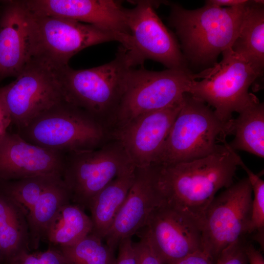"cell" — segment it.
Instances as JSON below:
<instances>
[{
    "instance_id": "22",
    "label": "cell",
    "mask_w": 264,
    "mask_h": 264,
    "mask_svg": "<svg viewBox=\"0 0 264 264\" xmlns=\"http://www.w3.org/2000/svg\"><path fill=\"white\" fill-rule=\"evenodd\" d=\"M70 201L69 192L63 178L40 196L26 217L30 250L38 248L40 241L44 238L49 224L58 210Z\"/></svg>"
},
{
    "instance_id": "14",
    "label": "cell",
    "mask_w": 264,
    "mask_h": 264,
    "mask_svg": "<svg viewBox=\"0 0 264 264\" xmlns=\"http://www.w3.org/2000/svg\"><path fill=\"white\" fill-rule=\"evenodd\" d=\"M166 202L158 183L157 167H135L133 182L104 240L113 250L146 225L150 217Z\"/></svg>"
},
{
    "instance_id": "16",
    "label": "cell",
    "mask_w": 264,
    "mask_h": 264,
    "mask_svg": "<svg viewBox=\"0 0 264 264\" xmlns=\"http://www.w3.org/2000/svg\"><path fill=\"white\" fill-rule=\"evenodd\" d=\"M23 2L29 12L58 16L85 22L115 35L121 44L130 34L126 9L113 0H28Z\"/></svg>"
},
{
    "instance_id": "11",
    "label": "cell",
    "mask_w": 264,
    "mask_h": 264,
    "mask_svg": "<svg viewBox=\"0 0 264 264\" xmlns=\"http://www.w3.org/2000/svg\"><path fill=\"white\" fill-rule=\"evenodd\" d=\"M59 69L31 59L15 81L0 88V97L18 130L65 100Z\"/></svg>"
},
{
    "instance_id": "17",
    "label": "cell",
    "mask_w": 264,
    "mask_h": 264,
    "mask_svg": "<svg viewBox=\"0 0 264 264\" xmlns=\"http://www.w3.org/2000/svg\"><path fill=\"white\" fill-rule=\"evenodd\" d=\"M66 154L43 148L7 132L0 140V179L12 181L44 175L62 176Z\"/></svg>"
},
{
    "instance_id": "20",
    "label": "cell",
    "mask_w": 264,
    "mask_h": 264,
    "mask_svg": "<svg viewBox=\"0 0 264 264\" xmlns=\"http://www.w3.org/2000/svg\"><path fill=\"white\" fill-rule=\"evenodd\" d=\"M0 248L3 264L30 252L26 216L20 206L0 192Z\"/></svg>"
},
{
    "instance_id": "35",
    "label": "cell",
    "mask_w": 264,
    "mask_h": 264,
    "mask_svg": "<svg viewBox=\"0 0 264 264\" xmlns=\"http://www.w3.org/2000/svg\"><path fill=\"white\" fill-rule=\"evenodd\" d=\"M11 124L10 117L0 97V140L7 132V129Z\"/></svg>"
},
{
    "instance_id": "9",
    "label": "cell",
    "mask_w": 264,
    "mask_h": 264,
    "mask_svg": "<svg viewBox=\"0 0 264 264\" xmlns=\"http://www.w3.org/2000/svg\"><path fill=\"white\" fill-rule=\"evenodd\" d=\"M132 167L121 143L111 136L97 149L66 154L62 178L71 201L84 209L107 185Z\"/></svg>"
},
{
    "instance_id": "5",
    "label": "cell",
    "mask_w": 264,
    "mask_h": 264,
    "mask_svg": "<svg viewBox=\"0 0 264 264\" xmlns=\"http://www.w3.org/2000/svg\"><path fill=\"white\" fill-rule=\"evenodd\" d=\"M18 133L26 141L65 154L92 150L111 137L110 130L66 100L33 119Z\"/></svg>"
},
{
    "instance_id": "18",
    "label": "cell",
    "mask_w": 264,
    "mask_h": 264,
    "mask_svg": "<svg viewBox=\"0 0 264 264\" xmlns=\"http://www.w3.org/2000/svg\"><path fill=\"white\" fill-rule=\"evenodd\" d=\"M4 3L0 16V80L16 77L32 56L29 11L23 0Z\"/></svg>"
},
{
    "instance_id": "13",
    "label": "cell",
    "mask_w": 264,
    "mask_h": 264,
    "mask_svg": "<svg viewBox=\"0 0 264 264\" xmlns=\"http://www.w3.org/2000/svg\"><path fill=\"white\" fill-rule=\"evenodd\" d=\"M139 233L148 238L161 264L203 250L200 221L188 211L166 202L154 211Z\"/></svg>"
},
{
    "instance_id": "4",
    "label": "cell",
    "mask_w": 264,
    "mask_h": 264,
    "mask_svg": "<svg viewBox=\"0 0 264 264\" xmlns=\"http://www.w3.org/2000/svg\"><path fill=\"white\" fill-rule=\"evenodd\" d=\"M224 122L202 101L185 93L181 109L153 165H166L203 157L221 150L231 134Z\"/></svg>"
},
{
    "instance_id": "12",
    "label": "cell",
    "mask_w": 264,
    "mask_h": 264,
    "mask_svg": "<svg viewBox=\"0 0 264 264\" xmlns=\"http://www.w3.org/2000/svg\"><path fill=\"white\" fill-rule=\"evenodd\" d=\"M252 190L244 178L215 197L201 220L203 250L216 262L220 253L248 231Z\"/></svg>"
},
{
    "instance_id": "29",
    "label": "cell",
    "mask_w": 264,
    "mask_h": 264,
    "mask_svg": "<svg viewBox=\"0 0 264 264\" xmlns=\"http://www.w3.org/2000/svg\"><path fill=\"white\" fill-rule=\"evenodd\" d=\"M243 237L224 249L215 264H248Z\"/></svg>"
},
{
    "instance_id": "1",
    "label": "cell",
    "mask_w": 264,
    "mask_h": 264,
    "mask_svg": "<svg viewBox=\"0 0 264 264\" xmlns=\"http://www.w3.org/2000/svg\"><path fill=\"white\" fill-rule=\"evenodd\" d=\"M239 157L226 142L221 150L203 157L155 165L166 202L188 211L200 222L217 193L234 183Z\"/></svg>"
},
{
    "instance_id": "34",
    "label": "cell",
    "mask_w": 264,
    "mask_h": 264,
    "mask_svg": "<svg viewBox=\"0 0 264 264\" xmlns=\"http://www.w3.org/2000/svg\"><path fill=\"white\" fill-rule=\"evenodd\" d=\"M250 1L248 0H208L205 1V4L218 7H232L246 5Z\"/></svg>"
},
{
    "instance_id": "7",
    "label": "cell",
    "mask_w": 264,
    "mask_h": 264,
    "mask_svg": "<svg viewBox=\"0 0 264 264\" xmlns=\"http://www.w3.org/2000/svg\"><path fill=\"white\" fill-rule=\"evenodd\" d=\"M204 70L167 69L154 71L131 68L124 92L111 125V132L133 118L167 107L180 100L191 82L202 78Z\"/></svg>"
},
{
    "instance_id": "2",
    "label": "cell",
    "mask_w": 264,
    "mask_h": 264,
    "mask_svg": "<svg viewBox=\"0 0 264 264\" xmlns=\"http://www.w3.org/2000/svg\"><path fill=\"white\" fill-rule=\"evenodd\" d=\"M249 4L232 7L205 4L189 10L170 3L168 22L176 30L188 65L208 68L217 63L219 55L231 48Z\"/></svg>"
},
{
    "instance_id": "32",
    "label": "cell",
    "mask_w": 264,
    "mask_h": 264,
    "mask_svg": "<svg viewBox=\"0 0 264 264\" xmlns=\"http://www.w3.org/2000/svg\"><path fill=\"white\" fill-rule=\"evenodd\" d=\"M213 259L203 250H199L170 264H215Z\"/></svg>"
},
{
    "instance_id": "8",
    "label": "cell",
    "mask_w": 264,
    "mask_h": 264,
    "mask_svg": "<svg viewBox=\"0 0 264 264\" xmlns=\"http://www.w3.org/2000/svg\"><path fill=\"white\" fill-rule=\"evenodd\" d=\"M29 24L31 59L57 69L68 66L72 56L88 47L117 41L116 36L110 32L58 16L36 15L29 11Z\"/></svg>"
},
{
    "instance_id": "23",
    "label": "cell",
    "mask_w": 264,
    "mask_h": 264,
    "mask_svg": "<svg viewBox=\"0 0 264 264\" xmlns=\"http://www.w3.org/2000/svg\"><path fill=\"white\" fill-rule=\"evenodd\" d=\"M233 140L228 143L234 151L241 150L264 157V105L259 101L245 108L231 120Z\"/></svg>"
},
{
    "instance_id": "6",
    "label": "cell",
    "mask_w": 264,
    "mask_h": 264,
    "mask_svg": "<svg viewBox=\"0 0 264 264\" xmlns=\"http://www.w3.org/2000/svg\"><path fill=\"white\" fill-rule=\"evenodd\" d=\"M221 55L220 62L205 69L202 78L191 82L187 93L213 107L218 117L228 122L233 112L259 101L249 88L263 75L231 48Z\"/></svg>"
},
{
    "instance_id": "19",
    "label": "cell",
    "mask_w": 264,
    "mask_h": 264,
    "mask_svg": "<svg viewBox=\"0 0 264 264\" xmlns=\"http://www.w3.org/2000/svg\"><path fill=\"white\" fill-rule=\"evenodd\" d=\"M135 167L117 176L89 201L91 233L102 240L111 227L133 182Z\"/></svg>"
},
{
    "instance_id": "36",
    "label": "cell",
    "mask_w": 264,
    "mask_h": 264,
    "mask_svg": "<svg viewBox=\"0 0 264 264\" xmlns=\"http://www.w3.org/2000/svg\"><path fill=\"white\" fill-rule=\"evenodd\" d=\"M0 264H3L2 260V258H1V256L0 248Z\"/></svg>"
},
{
    "instance_id": "31",
    "label": "cell",
    "mask_w": 264,
    "mask_h": 264,
    "mask_svg": "<svg viewBox=\"0 0 264 264\" xmlns=\"http://www.w3.org/2000/svg\"><path fill=\"white\" fill-rule=\"evenodd\" d=\"M118 253L114 264H137L136 252L131 238L122 240L118 246Z\"/></svg>"
},
{
    "instance_id": "10",
    "label": "cell",
    "mask_w": 264,
    "mask_h": 264,
    "mask_svg": "<svg viewBox=\"0 0 264 264\" xmlns=\"http://www.w3.org/2000/svg\"><path fill=\"white\" fill-rule=\"evenodd\" d=\"M126 9L130 36L126 50L132 67L147 60L158 62L167 69L190 70L174 34L163 24L154 10L160 2L139 0Z\"/></svg>"
},
{
    "instance_id": "25",
    "label": "cell",
    "mask_w": 264,
    "mask_h": 264,
    "mask_svg": "<svg viewBox=\"0 0 264 264\" xmlns=\"http://www.w3.org/2000/svg\"><path fill=\"white\" fill-rule=\"evenodd\" d=\"M62 178L59 175H44L12 181L1 180L0 192L15 202L26 217L43 192Z\"/></svg>"
},
{
    "instance_id": "28",
    "label": "cell",
    "mask_w": 264,
    "mask_h": 264,
    "mask_svg": "<svg viewBox=\"0 0 264 264\" xmlns=\"http://www.w3.org/2000/svg\"><path fill=\"white\" fill-rule=\"evenodd\" d=\"M10 264H68L60 251L55 247L47 250L25 253Z\"/></svg>"
},
{
    "instance_id": "21",
    "label": "cell",
    "mask_w": 264,
    "mask_h": 264,
    "mask_svg": "<svg viewBox=\"0 0 264 264\" xmlns=\"http://www.w3.org/2000/svg\"><path fill=\"white\" fill-rule=\"evenodd\" d=\"M264 1L247 5L231 49L263 75L264 69Z\"/></svg>"
},
{
    "instance_id": "27",
    "label": "cell",
    "mask_w": 264,
    "mask_h": 264,
    "mask_svg": "<svg viewBox=\"0 0 264 264\" xmlns=\"http://www.w3.org/2000/svg\"><path fill=\"white\" fill-rule=\"evenodd\" d=\"M238 164L246 172L254 194L248 233L257 232L256 239L262 245L264 228V181L246 166L240 157Z\"/></svg>"
},
{
    "instance_id": "33",
    "label": "cell",
    "mask_w": 264,
    "mask_h": 264,
    "mask_svg": "<svg viewBox=\"0 0 264 264\" xmlns=\"http://www.w3.org/2000/svg\"><path fill=\"white\" fill-rule=\"evenodd\" d=\"M245 250L249 264H264L262 254L252 244L246 243Z\"/></svg>"
},
{
    "instance_id": "15",
    "label": "cell",
    "mask_w": 264,
    "mask_h": 264,
    "mask_svg": "<svg viewBox=\"0 0 264 264\" xmlns=\"http://www.w3.org/2000/svg\"><path fill=\"white\" fill-rule=\"evenodd\" d=\"M182 100L139 115L111 132V136L121 143L135 167L154 163L181 109Z\"/></svg>"
},
{
    "instance_id": "26",
    "label": "cell",
    "mask_w": 264,
    "mask_h": 264,
    "mask_svg": "<svg viewBox=\"0 0 264 264\" xmlns=\"http://www.w3.org/2000/svg\"><path fill=\"white\" fill-rule=\"evenodd\" d=\"M91 232L77 242L58 248L68 264H114L113 251Z\"/></svg>"
},
{
    "instance_id": "24",
    "label": "cell",
    "mask_w": 264,
    "mask_h": 264,
    "mask_svg": "<svg viewBox=\"0 0 264 264\" xmlns=\"http://www.w3.org/2000/svg\"><path fill=\"white\" fill-rule=\"evenodd\" d=\"M92 223L84 209L75 203L63 205L49 224L44 238L58 247L72 245L90 233Z\"/></svg>"
},
{
    "instance_id": "3",
    "label": "cell",
    "mask_w": 264,
    "mask_h": 264,
    "mask_svg": "<svg viewBox=\"0 0 264 264\" xmlns=\"http://www.w3.org/2000/svg\"><path fill=\"white\" fill-rule=\"evenodd\" d=\"M132 68L121 45L114 59L103 65L78 70L65 66L59 69L65 99L89 113L110 131Z\"/></svg>"
},
{
    "instance_id": "30",
    "label": "cell",
    "mask_w": 264,
    "mask_h": 264,
    "mask_svg": "<svg viewBox=\"0 0 264 264\" xmlns=\"http://www.w3.org/2000/svg\"><path fill=\"white\" fill-rule=\"evenodd\" d=\"M138 234L140 240L134 242L137 264H161L148 238L142 233Z\"/></svg>"
}]
</instances>
